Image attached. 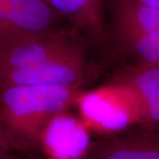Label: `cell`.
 <instances>
[{"label":"cell","mask_w":159,"mask_h":159,"mask_svg":"<svg viewBox=\"0 0 159 159\" xmlns=\"http://www.w3.org/2000/svg\"><path fill=\"white\" fill-rule=\"evenodd\" d=\"M51 19L43 0H0V49L48 34Z\"/></svg>","instance_id":"4"},{"label":"cell","mask_w":159,"mask_h":159,"mask_svg":"<svg viewBox=\"0 0 159 159\" xmlns=\"http://www.w3.org/2000/svg\"><path fill=\"white\" fill-rule=\"evenodd\" d=\"M85 64L81 51L59 57L37 67L0 74V89L18 86H61L76 89L84 79Z\"/></svg>","instance_id":"6"},{"label":"cell","mask_w":159,"mask_h":159,"mask_svg":"<svg viewBox=\"0 0 159 159\" xmlns=\"http://www.w3.org/2000/svg\"><path fill=\"white\" fill-rule=\"evenodd\" d=\"M80 51L64 34L48 33L22 40L0 49V74L37 67L53 59Z\"/></svg>","instance_id":"5"},{"label":"cell","mask_w":159,"mask_h":159,"mask_svg":"<svg viewBox=\"0 0 159 159\" xmlns=\"http://www.w3.org/2000/svg\"><path fill=\"white\" fill-rule=\"evenodd\" d=\"M8 159H28V158H20V157H12L11 154L9 156V158Z\"/></svg>","instance_id":"13"},{"label":"cell","mask_w":159,"mask_h":159,"mask_svg":"<svg viewBox=\"0 0 159 159\" xmlns=\"http://www.w3.org/2000/svg\"><path fill=\"white\" fill-rule=\"evenodd\" d=\"M92 143L89 132L82 121L60 112L44 128L40 149L48 159H84Z\"/></svg>","instance_id":"9"},{"label":"cell","mask_w":159,"mask_h":159,"mask_svg":"<svg viewBox=\"0 0 159 159\" xmlns=\"http://www.w3.org/2000/svg\"><path fill=\"white\" fill-rule=\"evenodd\" d=\"M84 159H159V125H138L102 137Z\"/></svg>","instance_id":"7"},{"label":"cell","mask_w":159,"mask_h":159,"mask_svg":"<svg viewBox=\"0 0 159 159\" xmlns=\"http://www.w3.org/2000/svg\"><path fill=\"white\" fill-rule=\"evenodd\" d=\"M78 106L86 124L104 136L122 133L135 125L124 101L105 87L81 95Z\"/></svg>","instance_id":"8"},{"label":"cell","mask_w":159,"mask_h":159,"mask_svg":"<svg viewBox=\"0 0 159 159\" xmlns=\"http://www.w3.org/2000/svg\"><path fill=\"white\" fill-rule=\"evenodd\" d=\"M139 1L145 6L159 10V0H139Z\"/></svg>","instance_id":"11"},{"label":"cell","mask_w":159,"mask_h":159,"mask_svg":"<svg viewBox=\"0 0 159 159\" xmlns=\"http://www.w3.org/2000/svg\"><path fill=\"white\" fill-rule=\"evenodd\" d=\"M121 98L137 125H159V66L138 65L103 86Z\"/></svg>","instance_id":"3"},{"label":"cell","mask_w":159,"mask_h":159,"mask_svg":"<svg viewBox=\"0 0 159 159\" xmlns=\"http://www.w3.org/2000/svg\"><path fill=\"white\" fill-rule=\"evenodd\" d=\"M50 2L53 8L63 14L74 17L84 16V22L97 24L96 0H50Z\"/></svg>","instance_id":"10"},{"label":"cell","mask_w":159,"mask_h":159,"mask_svg":"<svg viewBox=\"0 0 159 159\" xmlns=\"http://www.w3.org/2000/svg\"><path fill=\"white\" fill-rule=\"evenodd\" d=\"M120 50L138 65L159 66V10L139 0L122 4L117 21Z\"/></svg>","instance_id":"2"},{"label":"cell","mask_w":159,"mask_h":159,"mask_svg":"<svg viewBox=\"0 0 159 159\" xmlns=\"http://www.w3.org/2000/svg\"><path fill=\"white\" fill-rule=\"evenodd\" d=\"M10 153L4 148V146L0 142V159H8Z\"/></svg>","instance_id":"12"},{"label":"cell","mask_w":159,"mask_h":159,"mask_svg":"<svg viewBox=\"0 0 159 159\" xmlns=\"http://www.w3.org/2000/svg\"><path fill=\"white\" fill-rule=\"evenodd\" d=\"M75 89L61 86H18L0 89V142L10 153L40 149L42 134L63 112Z\"/></svg>","instance_id":"1"}]
</instances>
